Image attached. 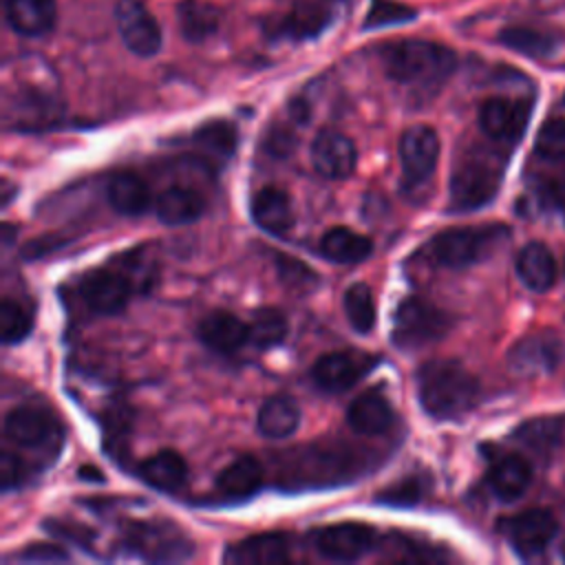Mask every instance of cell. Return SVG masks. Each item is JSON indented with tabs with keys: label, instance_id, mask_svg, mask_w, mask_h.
I'll return each mask as SVG.
<instances>
[{
	"label": "cell",
	"instance_id": "obj_1",
	"mask_svg": "<svg viewBox=\"0 0 565 565\" xmlns=\"http://www.w3.org/2000/svg\"><path fill=\"white\" fill-rule=\"evenodd\" d=\"M382 62L393 82L417 90H435L452 75L457 55L439 42L411 38L386 44Z\"/></svg>",
	"mask_w": 565,
	"mask_h": 565
},
{
	"label": "cell",
	"instance_id": "obj_2",
	"mask_svg": "<svg viewBox=\"0 0 565 565\" xmlns=\"http://www.w3.org/2000/svg\"><path fill=\"white\" fill-rule=\"evenodd\" d=\"M417 397L435 419H457L475 408L479 382L455 360H430L417 371Z\"/></svg>",
	"mask_w": 565,
	"mask_h": 565
},
{
	"label": "cell",
	"instance_id": "obj_3",
	"mask_svg": "<svg viewBox=\"0 0 565 565\" xmlns=\"http://www.w3.org/2000/svg\"><path fill=\"white\" fill-rule=\"evenodd\" d=\"M503 154L483 143H472L455 159L450 174V210L470 212L488 205L503 181Z\"/></svg>",
	"mask_w": 565,
	"mask_h": 565
},
{
	"label": "cell",
	"instance_id": "obj_4",
	"mask_svg": "<svg viewBox=\"0 0 565 565\" xmlns=\"http://www.w3.org/2000/svg\"><path fill=\"white\" fill-rule=\"evenodd\" d=\"M510 236L505 225H472V227H450L435 234L426 243V254L441 267L463 269L490 258L503 241Z\"/></svg>",
	"mask_w": 565,
	"mask_h": 565
},
{
	"label": "cell",
	"instance_id": "obj_5",
	"mask_svg": "<svg viewBox=\"0 0 565 565\" xmlns=\"http://www.w3.org/2000/svg\"><path fill=\"white\" fill-rule=\"evenodd\" d=\"M450 329V316L422 298H404L393 316L391 338L402 351H413L444 338Z\"/></svg>",
	"mask_w": 565,
	"mask_h": 565
},
{
	"label": "cell",
	"instance_id": "obj_6",
	"mask_svg": "<svg viewBox=\"0 0 565 565\" xmlns=\"http://www.w3.org/2000/svg\"><path fill=\"white\" fill-rule=\"evenodd\" d=\"M126 534L128 545L148 561H183L192 554L185 534L166 521H135Z\"/></svg>",
	"mask_w": 565,
	"mask_h": 565
},
{
	"label": "cell",
	"instance_id": "obj_7",
	"mask_svg": "<svg viewBox=\"0 0 565 565\" xmlns=\"http://www.w3.org/2000/svg\"><path fill=\"white\" fill-rule=\"evenodd\" d=\"M311 541L316 552L329 561H355L375 547L377 532L366 523L342 521L318 527Z\"/></svg>",
	"mask_w": 565,
	"mask_h": 565
},
{
	"label": "cell",
	"instance_id": "obj_8",
	"mask_svg": "<svg viewBox=\"0 0 565 565\" xmlns=\"http://www.w3.org/2000/svg\"><path fill=\"white\" fill-rule=\"evenodd\" d=\"M532 102L523 97H490L479 108V126L494 143H514L523 137Z\"/></svg>",
	"mask_w": 565,
	"mask_h": 565
},
{
	"label": "cell",
	"instance_id": "obj_9",
	"mask_svg": "<svg viewBox=\"0 0 565 565\" xmlns=\"http://www.w3.org/2000/svg\"><path fill=\"white\" fill-rule=\"evenodd\" d=\"M439 159V137L426 124H415L404 130L399 139V161L404 172L406 188L424 185L437 166Z\"/></svg>",
	"mask_w": 565,
	"mask_h": 565
},
{
	"label": "cell",
	"instance_id": "obj_10",
	"mask_svg": "<svg viewBox=\"0 0 565 565\" xmlns=\"http://www.w3.org/2000/svg\"><path fill=\"white\" fill-rule=\"evenodd\" d=\"M135 291V282L119 269L99 267L88 271L79 282V296L88 311L97 316L119 313Z\"/></svg>",
	"mask_w": 565,
	"mask_h": 565
},
{
	"label": "cell",
	"instance_id": "obj_11",
	"mask_svg": "<svg viewBox=\"0 0 565 565\" xmlns=\"http://www.w3.org/2000/svg\"><path fill=\"white\" fill-rule=\"evenodd\" d=\"M375 364L377 358L364 351H331L313 362L311 380L320 391L340 393L358 384Z\"/></svg>",
	"mask_w": 565,
	"mask_h": 565
},
{
	"label": "cell",
	"instance_id": "obj_12",
	"mask_svg": "<svg viewBox=\"0 0 565 565\" xmlns=\"http://www.w3.org/2000/svg\"><path fill=\"white\" fill-rule=\"evenodd\" d=\"M115 20L124 44L135 55L150 57L161 49V26L141 0H119Z\"/></svg>",
	"mask_w": 565,
	"mask_h": 565
},
{
	"label": "cell",
	"instance_id": "obj_13",
	"mask_svg": "<svg viewBox=\"0 0 565 565\" xmlns=\"http://www.w3.org/2000/svg\"><path fill=\"white\" fill-rule=\"evenodd\" d=\"M503 534L523 558L539 556L556 536V519L541 508L525 510L503 521Z\"/></svg>",
	"mask_w": 565,
	"mask_h": 565
},
{
	"label": "cell",
	"instance_id": "obj_14",
	"mask_svg": "<svg viewBox=\"0 0 565 565\" xmlns=\"http://www.w3.org/2000/svg\"><path fill=\"white\" fill-rule=\"evenodd\" d=\"M563 358V344L552 333H534L523 338L510 351V369L516 375L534 377L543 373H552Z\"/></svg>",
	"mask_w": 565,
	"mask_h": 565
},
{
	"label": "cell",
	"instance_id": "obj_15",
	"mask_svg": "<svg viewBox=\"0 0 565 565\" xmlns=\"http://www.w3.org/2000/svg\"><path fill=\"white\" fill-rule=\"evenodd\" d=\"M313 168L327 179H347L358 163L355 143L338 130H320L311 143Z\"/></svg>",
	"mask_w": 565,
	"mask_h": 565
},
{
	"label": "cell",
	"instance_id": "obj_16",
	"mask_svg": "<svg viewBox=\"0 0 565 565\" xmlns=\"http://www.w3.org/2000/svg\"><path fill=\"white\" fill-rule=\"evenodd\" d=\"M57 424L46 408L18 406L4 417V437L22 448H40L53 441Z\"/></svg>",
	"mask_w": 565,
	"mask_h": 565
},
{
	"label": "cell",
	"instance_id": "obj_17",
	"mask_svg": "<svg viewBox=\"0 0 565 565\" xmlns=\"http://www.w3.org/2000/svg\"><path fill=\"white\" fill-rule=\"evenodd\" d=\"M289 536L282 532L254 534L227 545L223 561L234 565H269L289 561Z\"/></svg>",
	"mask_w": 565,
	"mask_h": 565
},
{
	"label": "cell",
	"instance_id": "obj_18",
	"mask_svg": "<svg viewBox=\"0 0 565 565\" xmlns=\"http://www.w3.org/2000/svg\"><path fill=\"white\" fill-rule=\"evenodd\" d=\"M199 340L216 353H236L245 342H249V327L230 311H212L199 322Z\"/></svg>",
	"mask_w": 565,
	"mask_h": 565
},
{
	"label": "cell",
	"instance_id": "obj_19",
	"mask_svg": "<svg viewBox=\"0 0 565 565\" xmlns=\"http://www.w3.org/2000/svg\"><path fill=\"white\" fill-rule=\"evenodd\" d=\"M249 212L254 223L274 236H285L294 225L291 199L276 185L260 188L249 201Z\"/></svg>",
	"mask_w": 565,
	"mask_h": 565
},
{
	"label": "cell",
	"instance_id": "obj_20",
	"mask_svg": "<svg viewBox=\"0 0 565 565\" xmlns=\"http://www.w3.org/2000/svg\"><path fill=\"white\" fill-rule=\"evenodd\" d=\"M338 2L340 0H294L289 15L280 22V33L294 40L316 38L333 22Z\"/></svg>",
	"mask_w": 565,
	"mask_h": 565
},
{
	"label": "cell",
	"instance_id": "obj_21",
	"mask_svg": "<svg viewBox=\"0 0 565 565\" xmlns=\"http://www.w3.org/2000/svg\"><path fill=\"white\" fill-rule=\"evenodd\" d=\"M4 15L9 26L26 38H38L55 26V0H7Z\"/></svg>",
	"mask_w": 565,
	"mask_h": 565
},
{
	"label": "cell",
	"instance_id": "obj_22",
	"mask_svg": "<svg viewBox=\"0 0 565 565\" xmlns=\"http://www.w3.org/2000/svg\"><path fill=\"white\" fill-rule=\"evenodd\" d=\"M347 422L360 435H382L393 424V406L380 391H366L349 404Z\"/></svg>",
	"mask_w": 565,
	"mask_h": 565
},
{
	"label": "cell",
	"instance_id": "obj_23",
	"mask_svg": "<svg viewBox=\"0 0 565 565\" xmlns=\"http://www.w3.org/2000/svg\"><path fill=\"white\" fill-rule=\"evenodd\" d=\"M532 481V468L521 455H501L490 463L488 486L501 501L519 499Z\"/></svg>",
	"mask_w": 565,
	"mask_h": 565
},
{
	"label": "cell",
	"instance_id": "obj_24",
	"mask_svg": "<svg viewBox=\"0 0 565 565\" xmlns=\"http://www.w3.org/2000/svg\"><path fill=\"white\" fill-rule=\"evenodd\" d=\"M318 249L327 260L335 265H355L371 256L373 243L364 234H358L351 227L338 225L322 234Z\"/></svg>",
	"mask_w": 565,
	"mask_h": 565
},
{
	"label": "cell",
	"instance_id": "obj_25",
	"mask_svg": "<svg viewBox=\"0 0 565 565\" xmlns=\"http://www.w3.org/2000/svg\"><path fill=\"white\" fill-rule=\"evenodd\" d=\"M263 481H265V472L258 459L243 455L232 463H227L216 475V490L227 499H247L260 490Z\"/></svg>",
	"mask_w": 565,
	"mask_h": 565
},
{
	"label": "cell",
	"instance_id": "obj_26",
	"mask_svg": "<svg viewBox=\"0 0 565 565\" xmlns=\"http://www.w3.org/2000/svg\"><path fill=\"white\" fill-rule=\"evenodd\" d=\"M157 216L166 225H185L203 216L205 199L188 185H170L157 199Z\"/></svg>",
	"mask_w": 565,
	"mask_h": 565
},
{
	"label": "cell",
	"instance_id": "obj_27",
	"mask_svg": "<svg viewBox=\"0 0 565 565\" xmlns=\"http://www.w3.org/2000/svg\"><path fill=\"white\" fill-rule=\"evenodd\" d=\"M139 477L154 490L174 492L185 483L188 466L177 450H159L141 461Z\"/></svg>",
	"mask_w": 565,
	"mask_h": 565
},
{
	"label": "cell",
	"instance_id": "obj_28",
	"mask_svg": "<svg viewBox=\"0 0 565 565\" xmlns=\"http://www.w3.org/2000/svg\"><path fill=\"white\" fill-rule=\"evenodd\" d=\"M108 203L126 216H141L152 203L148 183L135 172H119L108 181Z\"/></svg>",
	"mask_w": 565,
	"mask_h": 565
},
{
	"label": "cell",
	"instance_id": "obj_29",
	"mask_svg": "<svg viewBox=\"0 0 565 565\" xmlns=\"http://www.w3.org/2000/svg\"><path fill=\"white\" fill-rule=\"evenodd\" d=\"M516 274L532 291H547L556 278V263L543 243H527L516 258Z\"/></svg>",
	"mask_w": 565,
	"mask_h": 565
},
{
	"label": "cell",
	"instance_id": "obj_30",
	"mask_svg": "<svg viewBox=\"0 0 565 565\" xmlns=\"http://www.w3.org/2000/svg\"><path fill=\"white\" fill-rule=\"evenodd\" d=\"M300 424V408L294 397L289 395H274L265 399V404L258 411V433L269 439H285L291 433H296Z\"/></svg>",
	"mask_w": 565,
	"mask_h": 565
},
{
	"label": "cell",
	"instance_id": "obj_31",
	"mask_svg": "<svg viewBox=\"0 0 565 565\" xmlns=\"http://www.w3.org/2000/svg\"><path fill=\"white\" fill-rule=\"evenodd\" d=\"M177 22L181 33L190 42H203L212 38L221 26V11L203 0H183L177 4Z\"/></svg>",
	"mask_w": 565,
	"mask_h": 565
},
{
	"label": "cell",
	"instance_id": "obj_32",
	"mask_svg": "<svg viewBox=\"0 0 565 565\" xmlns=\"http://www.w3.org/2000/svg\"><path fill=\"white\" fill-rule=\"evenodd\" d=\"M499 42L510 51H516L525 57H536V60L550 57L558 49V38L552 31L527 26V24L505 26L499 33Z\"/></svg>",
	"mask_w": 565,
	"mask_h": 565
},
{
	"label": "cell",
	"instance_id": "obj_33",
	"mask_svg": "<svg viewBox=\"0 0 565 565\" xmlns=\"http://www.w3.org/2000/svg\"><path fill=\"white\" fill-rule=\"evenodd\" d=\"M192 141L207 157H212L216 161H227L236 150L238 132H236V126L232 121L212 119V121H205L203 126H199L194 130Z\"/></svg>",
	"mask_w": 565,
	"mask_h": 565
},
{
	"label": "cell",
	"instance_id": "obj_34",
	"mask_svg": "<svg viewBox=\"0 0 565 565\" xmlns=\"http://www.w3.org/2000/svg\"><path fill=\"white\" fill-rule=\"evenodd\" d=\"M249 327V342L256 349H271L280 344L287 338L289 324L282 311L274 307H260L252 313V320L247 322Z\"/></svg>",
	"mask_w": 565,
	"mask_h": 565
},
{
	"label": "cell",
	"instance_id": "obj_35",
	"mask_svg": "<svg viewBox=\"0 0 565 565\" xmlns=\"http://www.w3.org/2000/svg\"><path fill=\"white\" fill-rule=\"evenodd\" d=\"M344 313H347L351 329H355L358 333L364 335V333L373 331L375 320H377V309H375L373 291L366 282H353L344 291Z\"/></svg>",
	"mask_w": 565,
	"mask_h": 565
},
{
	"label": "cell",
	"instance_id": "obj_36",
	"mask_svg": "<svg viewBox=\"0 0 565 565\" xmlns=\"http://www.w3.org/2000/svg\"><path fill=\"white\" fill-rule=\"evenodd\" d=\"M33 329V313L15 298H2L0 302V335L4 344L24 340Z\"/></svg>",
	"mask_w": 565,
	"mask_h": 565
},
{
	"label": "cell",
	"instance_id": "obj_37",
	"mask_svg": "<svg viewBox=\"0 0 565 565\" xmlns=\"http://www.w3.org/2000/svg\"><path fill=\"white\" fill-rule=\"evenodd\" d=\"M415 18V11L402 2L395 0H373L366 18H364V29H380V26H391L399 22H408Z\"/></svg>",
	"mask_w": 565,
	"mask_h": 565
},
{
	"label": "cell",
	"instance_id": "obj_38",
	"mask_svg": "<svg viewBox=\"0 0 565 565\" xmlns=\"http://www.w3.org/2000/svg\"><path fill=\"white\" fill-rule=\"evenodd\" d=\"M534 148L543 159H565V117L547 119L536 135Z\"/></svg>",
	"mask_w": 565,
	"mask_h": 565
},
{
	"label": "cell",
	"instance_id": "obj_39",
	"mask_svg": "<svg viewBox=\"0 0 565 565\" xmlns=\"http://www.w3.org/2000/svg\"><path fill=\"white\" fill-rule=\"evenodd\" d=\"M422 497V481L415 477H404L397 483L384 488L377 497V501L388 503V505H397V508H406V505H415Z\"/></svg>",
	"mask_w": 565,
	"mask_h": 565
},
{
	"label": "cell",
	"instance_id": "obj_40",
	"mask_svg": "<svg viewBox=\"0 0 565 565\" xmlns=\"http://www.w3.org/2000/svg\"><path fill=\"white\" fill-rule=\"evenodd\" d=\"M278 274L287 285H291L296 289L313 287L318 280V276L305 263H300L291 256H278Z\"/></svg>",
	"mask_w": 565,
	"mask_h": 565
},
{
	"label": "cell",
	"instance_id": "obj_41",
	"mask_svg": "<svg viewBox=\"0 0 565 565\" xmlns=\"http://www.w3.org/2000/svg\"><path fill=\"white\" fill-rule=\"evenodd\" d=\"M263 146H265V150H267L269 154H274V157H287V154L294 150V146H296V137H294V132H291L289 126H285V124H274V126L265 132Z\"/></svg>",
	"mask_w": 565,
	"mask_h": 565
},
{
	"label": "cell",
	"instance_id": "obj_42",
	"mask_svg": "<svg viewBox=\"0 0 565 565\" xmlns=\"http://www.w3.org/2000/svg\"><path fill=\"white\" fill-rule=\"evenodd\" d=\"M0 477H2V490L9 492V490L22 486V481L29 477V470H26L24 461L18 455H13L9 450H2Z\"/></svg>",
	"mask_w": 565,
	"mask_h": 565
},
{
	"label": "cell",
	"instance_id": "obj_43",
	"mask_svg": "<svg viewBox=\"0 0 565 565\" xmlns=\"http://www.w3.org/2000/svg\"><path fill=\"white\" fill-rule=\"evenodd\" d=\"M15 558L24 563H64L68 561V554L53 543H35L26 545L20 554H15Z\"/></svg>",
	"mask_w": 565,
	"mask_h": 565
}]
</instances>
